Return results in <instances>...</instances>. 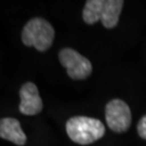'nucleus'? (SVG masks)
Here are the masks:
<instances>
[{"instance_id":"obj_1","label":"nucleus","mask_w":146,"mask_h":146,"mask_svg":"<svg viewBox=\"0 0 146 146\" xmlns=\"http://www.w3.org/2000/svg\"><path fill=\"white\" fill-rule=\"evenodd\" d=\"M66 132L74 143L89 145L103 137L105 134V125L99 119L86 116H76L67 120Z\"/></svg>"},{"instance_id":"obj_2","label":"nucleus","mask_w":146,"mask_h":146,"mask_svg":"<svg viewBox=\"0 0 146 146\" xmlns=\"http://www.w3.org/2000/svg\"><path fill=\"white\" fill-rule=\"evenodd\" d=\"M55 31L52 25L41 17L31 19L22 31V41L27 47H35L40 52L50 49Z\"/></svg>"},{"instance_id":"obj_3","label":"nucleus","mask_w":146,"mask_h":146,"mask_svg":"<svg viewBox=\"0 0 146 146\" xmlns=\"http://www.w3.org/2000/svg\"><path fill=\"white\" fill-rule=\"evenodd\" d=\"M58 60L66 68L68 76L74 80L88 78L92 73V64L87 58L70 48H65L58 53Z\"/></svg>"},{"instance_id":"obj_4","label":"nucleus","mask_w":146,"mask_h":146,"mask_svg":"<svg viewBox=\"0 0 146 146\" xmlns=\"http://www.w3.org/2000/svg\"><path fill=\"white\" fill-rule=\"evenodd\" d=\"M105 118L110 130L123 133L129 130L132 121L130 107L122 100H111L105 107Z\"/></svg>"},{"instance_id":"obj_5","label":"nucleus","mask_w":146,"mask_h":146,"mask_svg":"<svg viewBox=\"0 0 146 146\" xmlns=\"http://www.w3.org/2000/svg\"><path fill=\"white\" fill-rule=\"evenodd\" d=\"M20 98H21V103L19 108L23 115H37L43 108L38 88L33 82H26L22 86L20 90Z\"/></svg>"},{"instance_id":"obj_6","label":"nucleus","mask_w":146,"mask_h":146,"mask_svg":"<svg viewBox=\"0 0 146 146\" xmlns=\"http://www.w3.org/2000/svg\"><path fill=\"white\" fill-rule=\"evenodd\" d=\"M0 136L19 146L25 145L27 140L20 121L15 118H2L0 120Z\"/></svg>"},{"instance_id":"obj_7","label":"nucleus","mask_w":146,"mask_h":146,"mask_svg":"<svg viewBox=\"0 0 146 146\" xmlns=\"http://www.w3.org/2000/svg\"><path fill=\"white\" fill-rule=\"evenodd\" d=\"M122 0H104L101 11V22L106 28H113L118 24L123 7Z\"/></svg>"},{"instance_id":"obj_8","label":"nucleus","mask_w":146,"mask_h":146,"mask_svg":"<svg viewBox=\"0 0 146 146\" xmlns=\"http://www.w3.org/2000/svg\"><path fill=\"white\" fill-rule=\"evenodd\" d=\"M103 2L104 0H88L86 2L82 11V19L87 24L93 25L96 22L101 21V11Z\"/></svg>"},{"instance_id":"obj_9","label":"nucleus","mask_w":146,"mask_h":146,"mask_svg":"<svg viewBox=\"0 0 146 146\" xmlns=\"http://www.w3.org/2000/svg\"><path fill=\"white\" fill-rule=\"evenodd\" d=\"M137 132L142 139L146 140V115L143 116L137 123Z\"/></svg>"}]
</instances>
